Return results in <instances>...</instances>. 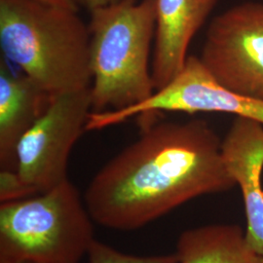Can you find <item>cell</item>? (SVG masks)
<instances>
[{
	"label": "cell",
	"mask_w": 263,
	"mask_h": 263,
	"mask_svg": "<svg viewBox=\"0 0 263 263\" xmlns=\"http://www.w3.org/2000/svg\"><path fill=\"white\" fill-rule=\"evenodd\" d=\"M93 218L69 180L0 206V261L80 263L96 241Z\"/></svg>",
	"instance_id": "obj_4"
},
{
	"label": "cell",
	"mask_w": 263,
	"mask_h": 263,
	"mask_svg": "<svg viewBox=\"0 0 263 263\" xmlns=\"http://www.w3.org/2000/svg\"><path fill=\"white\" fill-rule=\"evenodd\" d=\"M92 112L91 87L57 95L19 142L17 171L38 194L66 181L69 155Z\"/></svg>",
	"instance_id": "obj_5"
},
{
	"label": "cell",
	"mask_w": 263,
	"mask_h": 263,
	"mask_svg": "<svg viewBox=\"0 0 263 263\" xmlns=\"http://www.w3.org/2000/svg\"><path fill=\"white\" fill-rule=\"evenodd\" d=\"M24 72L0 59V167L17 170V149L25 134L44 113L51 101Z\"/></svg>",
	"instance_id": "obj_10"
},
{
	"label": "cell",
	"mask_w": 263,
	"mask_h": 263,
	"mask_svg": "<svg viewBox=\"0 0 263 263\" xmlns=\"http://www.w3.org/2000/svg\"><path fill=\"white\" fill-rule=\"evenodd\" d=\"M32 1L49 5V6L71 10V11H76V12H78V9H79V6L77 5V3L74 0H32Z\"/></svg>",
	"instance_id": "obj_14"
},
{
	"label": "cell",
	"mask_w": 263,
	"mask_h": 263,
	"mask_svg": "<svg viewBox=\"0 0 263 263\" xmlns=\"http://www.w3.org/2000/svg\"><path fill=\"white\" fill-rule=\"evenodd\" d=\"M0 47L51 97L90 88V32L77 12L32 0H0Z\"/></svg>",
	"instance_id": "obj_2"
},
{
	"label": "cell",
	"mask_w": 263,
	"mask_h": 263,
	"mask_svg": "<svg viewBox=\"0 0 263 263\" xmlns=\"http://www.w3.org/2000/svg\"><path fill=\"white\" fill-rule=\"evenodd\" d=\"M0 263H29V262H24V261H0Z\"/></svg>",
	"instance_id": "obj_16"
},
{
	"label": "cell",
	"mask_w": 263,
	"mask_h": 263,
	"mask_svg": "<svg viewBox=\"0 0 263 263\" xmlns=\"http://www.w3.org/2000/svg\"><path fill=\"white\" fill-rule=\"evenodd\" d=\"M88 263H179L177 254L139 256L124 254L108 245L95 241L89 253Z\"/></svg>",
	"instance_id": "obj_12"
},
{
	"label": "cell",
	"mask_w": 263,
	"mask_h": 263,
	"mask_svg": "<svg viewBox=\"0 0 263 263\" xmlns=\"http://www.w3.org/2000/svg\"><path fill=\"white\" fill-rule=\"evenodd\" d=\"M162 111L229 113L263 125V100L238 94L219 84L196 56H188L179 76L148 99L123 109L101 113L99 122L107 128L135 116Z\"/></svg>",
	"instance_id": "obj_7"
},
{
	"label": "cell",
	"mask_w": 263,
	"mask_h": 263,
	"mask_svg": "<svg viewBox=\"0 0 263 263\" xmlns=\"http://www.w3.org/2000/svg\"><path fill=\"white\" fill-rule=\"evenodd\" d=\"M226 168L242 191L246 240L263 257V125L236 117L221 141Z\"/></svg>",
	"instance_id": "obj_8"
},
{
	"label": "cell",
	"mask_w": 263,
	"mask_h": 263,
	"mask_svg": "<svg viewBox=\"0 0 263 263\" xmlns=\"http://www.w3.org/2000/svg\"><path fill=\"white\" fill-rule=\"evenodd\" d=\"M219 0H156V29L151 74L155 91L184 67L188 47Z\"/></svg>",
	"instance_id": "obj_9"
},
{
	"label": "cell",
	"mask_w": 263,
	"mask_h": 263,
	"mask_svg": "<svg viewBox=\"0 0 263 263\" xmlns=\"http://www.w3.org/2000/svg\"><path fill=\"white\" fill-rule=\"evenodd\" d=\"M78 6H82L90 12L97 8L104 7L117 2L118 0H74Z\"/></svg>",
	"instance_id": "obj_15"
},
{
	"label": "cell",
	"mask_w": 263,
	"mask_h": 263,
	"mask_svg": "<svg viewBox=\"0 0 263 263\" xmlns=\"http://www.w3.org/2000/svg\"><path fill=\"white\" fill-rule=\"evenodd\" d=\"M90 14L92 112L145 101L155 92L151 55L156 0H118Z\"/></svg>",
	"instance_id": "obj_3"
},
{
	"label": "cell",
	"mask_w": 263,
	"mask_h": 263,
	"mask_svg": "<svg viewBox=\"0 0 263 263\" xmlns=\"http://www.w3.org/2000/svg\"><path fill=\"white\" fill-rule=\"evenodd\" d=\"M38 193L21 178L17 170L1 169L0 202L8 203L32 197Z\"/></svg>",
	"instance_id": "obj_13"
},
{
	"label": "cell",
	"mask_w": 263,
	"mask_h": 263,
	"mask_svg": "<svg viewBox=\"0 0 263 263\" xmlns=\"http://www.w3.org/2000/svg\"><path fill=\"white\" fill-rule=\"evenodd\" d=\"M199 59L228 90L263 100V3L243 2L215 17Z\"/></svg>",
	"instance_id": "obj_6"
},
{
	"label": "cell",
	"mask_w": 263,
	"mask_h": 263,
	"mask_svg": "<svg viewBox=\"0 0 263 263\" xmlns=\"http://www.w3.org/2000/svg\"><path fill=\"white\" fill-rule=\"evenodd\" d=\"M235 185L222 158L221 140L209 123H152L98 172L84 202L95 222L127 231L194 198Z\"/></svg>",
	"instance_id": "obj_1"
},
{
	"label": "cell",
	"mask_w": 263,
	"mask_h": 263,
	"mask_svg": "<svg viewBox=\"0 0 263 263\" xmlns=\"http://www.w3.org/2000/svg\"><path fill=\"white\" fill-rule=\"evenodd\" d=\"M179 263H263L237 224H211L182 232L177 243Z\"/></svg>",
	"instance_id": "obj_11"
}]
</instances>
